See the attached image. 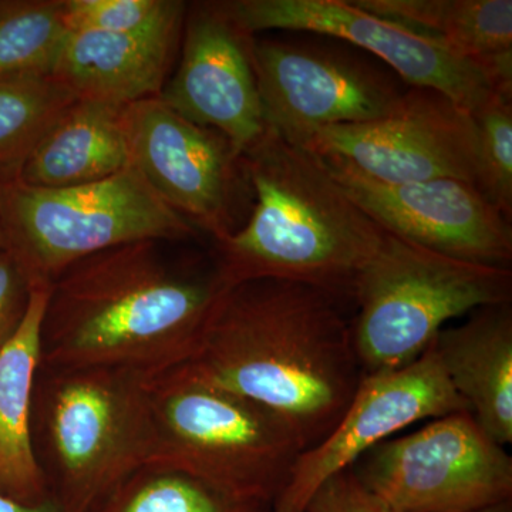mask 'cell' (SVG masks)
Masks as SVG:
<instances>
[{
	"label": "cell",
	"mask_w": 512,
	"mask_h": 512,
	"mask_svg": "<svg viewBox=\"0 0 512 512\" xmlns=\"http://www.w3.org/2000/svg\"><path fill=\"white\" fill-rule=\"evenodd\" d=\"M511 298V269L460 261L386 232L353 291L363 376L410 365L451 320Z\"/></svg>",
	"instance_id": "obj_6"
},
{
	"label": "cell",
	"mask_w": 512,
	"mask_h": 512,
	"mask_svg": "<svg viewBox=\"0 0 512 512\" xmlns=\"http://www.w3.org/2000/svg\"><path fill=\"white\" fill-rule=\"evenodd\" d=\"M319 157L384 232L460 261L511 269V221L473 185L450 178L383 183L342 158Z\"/></svg>",
	"instance_id": "obj_13"
},
{
	"label": "cell",
	"mask_w": 512,
	"mask_h": 512,
	"mask_svg": "<svg viewBox=\"0 0 512 512\" xmlns=\"http://www.w3.org/2000/svg\"><path fill=\"white\" fill-rule=\"evenodd\" d=\"M352 471L370 493L403 512H474L512 500V458L470 412L383 441Z\"/></svg>",
	"instance_id": "obj_8"
},
{
	"label": "cell",
	"mask_w": 512,
	"mask_h": 512,
	"mask_svg": "<svg viewBox=\"0 0 512 512\" xmlns=\"http://www.w3.org/2000/svg\"><path fill=\"white\" fill-rule=\"evenodd\" d=\"M460 412H468L467 404L444 375L433 343L410 365L363 376L342 419L299 457L274 512H305L320 485L377 444L417 421Z\"/></svg>",
	"instance_id": "obj_14"
},
{
	"label": "cell",
	"mask_w": 512,
	"mask_h": 512,
	"mask_svg": "<svg viewBox=\"0 0 512 512\" xmlns=\"http://www.w3.org/2000/svg\"><path fill=\"white\" fill-rule=\"evenodd\" d=\"M185 244L131 242L64 269L49 286L40 365L153 376L187 363L225 286Z\"/></svg>",
	"instance_id": "obj_2"
},
{
	"label": "cell",
	"mask_w": 512,
	"mask_h": 512,
	"mask_svg": "<svg viewBox=\"0 0 512 512\" xmlns=\"http://www.w3.org/2000/svg\"><path fill=\"white\" fill-rule=\"evenodd\" d=\"M147 382L120 367L39 366L30 439L47 494L64 512L93 511L150 460Z\"/></svg>",
	"instance_id": "obj_4"
},
{
	"label": "cell",
	"mask_w": 512,
	"mask_h": 512,
	"mask_svg": "<svg viewBox=\"0 0 512 512\" xmlns=\"http://www.w3.org/2000/svg\"><path fill=\"white\" fill-rule=\"evenodd\" d=\"M77 100L55 79L0 80V183L20 165L67 106Z\"/></svg>",
	"instance_id": "obj_23"
},
{
	"label": "cell",
	"mask_w": 512,
	"mask_h": 512,
	"mask_svg": "<svg viewBox=\"0 0 512 512\" xmlns=\"http://www.w3.org/2000/svg\"><path fill=\"white\" fill-rule=\"evenodd\" d=\"M251 59L266 124L292 144L318 128L383 119L404 94L386 70L322 43L254 36Z\"/></svg>",
	"instance_id": "obj_10"
},
{
	"label": "cell",
	"mask_w": 512,
	"mask_h": 512,
	"mask_svg": "<svg viewBox=\"0 0 512 512\" xmlns=\"http://www.w3.org/2000/svg\"><path fill=\"white\" fill-rule=\"evenodd\" d=\"M359 8L480 63L512 50L511 0H353Z\"/></svg>",
	"instance_id": "obj_20"
},
{
	"label": "cell",
	"mask_w": 512,
	"mask_h": 512,
	"mask_svg": "<svg viewBox=\"0 0 512 512\" xmlns=\"http://www.w3.org/2000/svg\"><path fill=\"white\" fill-rule=\"evenodd\" d=\"M67 35L62 0H0V80L52 77Z\"/></svg>",
	"instance_id": "obj_21"
},
{
	"label": "cell",
	"mask_w": 512,
	"mask_h": 512,
	"mask_svg": "<svg viewBox=\"0 0 512 512\" xmlns=\"http://www.w3.org/2000/svg\"><path fill=\"white\" fill-rule=\"evenodd\" d=\"M0 215L6 251L32 286H50L70 265L106 249L148 239L190 242L201 235L133 165L74 187L3 181Z\"/></svg>",
	"instance_id": "obj_7"
},
{
	"label": "cell",
	"mask_w": 512,
	"mask_h": 512,
	"mask_svg": "<svg viewBox=\"0 0 512 512\" xmlns=\"http://www.w3.org/2000/svg\"><path fill=\"white\" fill-rule=\"evenodd\" d=\"M255 204L245 224L215 242L212 261L222 284L282 279L313 286L340 301L384 234L322 158L269 128L244 154Z\"/></svg>",
	"instance_id": "obj_3"
},
{
	"label": "cell",
	"mask_w": 512,
	"mask_h": 512,
	"mask_svg": "<svg viewBox=\"0 0 512 512\" xmlns=\"http://www.w3.org/2000/svg\"><path fill=\"white\" fill-rule=\"evenodd\" d=\"M433 349L444 375L468 412L501 446L512 443V308L510 303L471 312L446 326Z\"/></svg>",
	"instance_id": "obj_17"
},
{
	"label": "cell",
	"mask_w": 512,
	"mask_h": 512,
	"mask_svg": "<svg viewBox=\"0 0 512 512\" xmlns=\"http://www.w3.org/2000/svg\"><path fill=\"white\" fill-rule=\"evenodd\" d=\"M185 365L278 414L305 451L342 419L363 379L340 299L282 279L227 286Z\"/></svg>",
	"instance_id": "obj_1"
},
{
	"label": "cell",
	"mask_w": 512,
	"mask_h": 512,
	"mask_svg": "<svg viewBox=\"0 0 512 512\" xmlns=\"http://www.w3.org/2000/svg\"><path fill=\"white\" fill-rule=\"evenodd\" d=\"M473 117L478 136L477 191L511 221L512 99L493 94Z\"/></svg>",
	"instance_id": "obj_24"
},
{
	"label": "cell",
	"mask_w": 512,
	"mask_h": 512,
	"mask_svg": "<svg viewBox=\"0 0 512 512\" xmlns=\"http://www.w3.org/2000/svg\"><path fill=\"white\" fill-rule=\"evenodd\" d=\"M178 0H62L69 32L140 33L183 15Z\"/></svg>",
	"instance_id": "obj_25"
},
{
	"label": "cell",
	"mask_w": 512,
	"mask_h": 512,
	"mask_svg": "<svg viewBox=\"0 0 512 512\" xmlns=\"http://www.w3.org/2000/svg\"><path fill=\"white\" fill-rule=\"evenodd\" d=\"M90 512H274V507L232 497L187 474L146 464Z\"/></svg>",
	"instance_id": "obj_22"
},
{
	"label": "cell",
	"mask_w": 512,
	"mask_h": 512,
	"mask_svg": "<svg viewBox=\"0 0 512 512\" xmlns=\"http://www.w3.org/2000/svg\"><path fill=\"white\" fill-rule=\"evenodd\" d=\"M474 512H512V500L504 501V503L491 505V507L483 508Z\"/></svg>",
	"instance_id": "obj_29"
},
{
	"label": "cell",
	"mask_w": 512,
	"mask_h": 512,
	"mask_svg": "<svg viewBox=\"0 0 512 512\" xmlns=\"http://www.w3.org/2000/svg\"><path fill=\"white\" fill-rule=\"evenodd\" d=\"M185 15L140 33L69 32L52 79L77 99L114 106L158 97L180 52Z\"/></svg>",
	"instance_id": "obj_16"
},
{
	"label": "cell",
	"mask_w": 512,
	"mask_h": 512,
	"mask_svg": "<svg viewBox=\"0 0 512 512\" xmlns=\"http://www.w3.org/2000/svg\"><path fill=\"white\" fill-rule=\"evenodd\" d=\"M0 512H64L62 508L59 507L52 500V498H47L43 503L36 505H26L22 503H18V501L12 500V498L5 497V495L0 494Z\"/></svg>",
	"instance_id": "obj_28"
},
{
	"label": "cell",
	"mask_w": 512,
	"mask_h": 512,
	"mask_svg": "<svg viewBox=\"0 0 512 512\" xmlns=\"http://www.w3.org/2000/svg\"><path fill=\"white\" fill-rule=\"evenodd\" d=\"M252 39L221 2L188 6L177 70L158 96L178 116L227 137L241 154L269 130L252 67Z\"/></svg>",
	"instance_id": "obj_15"
},
{
	"label": "cell",
	"mask_w": 512,
	"mask_h": 512,
	"mask_svg": "<svg viewBox=\"0 0 512 512\" xmlns=\"http://www.w3.org/2000/svg\"><path fill=\"white\" fill-rule=\"evenodd\" d=\"M127 106L74 100L20 165L15 180L32 187L96 183L131 165Z\"/></svg>",
	"instance_id": "obj_18"
},
{
	"label": "cell",
	"mask_w": 512,
	"mask_h": 512,
	"mask_svg": "<svg viewBox=\"0 0 512 512\" xmlns=\"http://www.w3.org/2000/svg\"><path fill=\"white\" fill-rule=\"evenodd\" d=\"M33 286L18 261L0 251V352L8 346L28 312Z\"/></svg>",
	"instance_id": "obj_27"
},
{
	"label": "cell",
	"mask_w": 512,
	"mask_h": 512,
	"mask_svg": "<svg viewBox=\"0 0 512 512\" xmlns=\"http://www.w3.org/2000/svg\"><path fill=\"white\" fill-rule=\"evenodd\" d=\"M295 146L316 156L342 158L383 183L450 178L476 188L478 136L473 114L430 89L410 87L383 119L318 128Z\"/></svg>",
	"instance_id": "obj_11"
},
{
	"label": "cell",
	"mask_w": 512,
	"mask_h": 512,
	"mask_svg": "<svg viewBox=\"0 0 512 512\" xmlns=\"http://www.w3.org/2000/svg\"><path fill=\"white\" fill-rule=\"evenodd\" d=\"M6 249L5 232H3L2 215H0V251Z\"/></svg>",
	"instance_id": "obj_30"
},
{
	"label": "cell",
	"mask_w": 512,
	"mask_h": 512,
	"mask_svg": "<svg viewBox=\"0 0 512 512\" xmlns=\"http://www.w3.org/2000/svg\"><path fill=\"white\" fill-rule=\"evenodd\" d=\"M154 464L274 507L305 447L278 414L187 365L148 376Z\"/></svg>",
	"instance_id": "obj_5"
},
{
	"label": "cell",
	"mask_w": 512,
	"mask_h": 512,
	"mask_svg": "<svg viewBox=\"0 0 512 512\" xmlns=\"http://www.w3.org/2000/svg\"><path fill=\"white\" fill-rule=\"evenodd\" d=\"M131 165L212 242L245 224L252 195L244 156L227 137L178 116L158 97L126 107Z\"/></svg>",
	"instance_id": "obj_9"
},
{
	"label": "cell",
	"mask_w": 512,
	"mask_h": 512,
	"mask_svg": "<svg viewBox=\"0 0 512 512\" xmlns=\"http://www.w3.org/2000/svg\"><path fill=\"white\" fill-rule=\"evenodd\" d=\"M47 296L49 286H33L25 319L15 338L0 352V494L26 505L49 498L30 439Z\"/></svg>",
	"instance_id": "obj_19"
},
{
	"label": "cell",
	"mask_w": 512,
	"mask_h": 512,
	"mask_svg": "<svg viewBox=\"0 0 512 512\" xmlns=\"http://www.w3.org/2000/svg\"><path fill=\"white\" fill-rule=\"evenodd\" d=\"M305 512H403L370 493L352 468L320 485Z\"/></svg>",
	"instance_id": "obj_26"
},
{
	"label": "cell",
	"mask_w": 512,
	"mask_h": 512,
	"mask_svg": "<svg viewBox=\"0 0 512 512\" xmlns=\"http://www.w3.org/2000/svg\"><path fill=\"white\" fill-rule=\"evenodd\" d=\"M229 18L255 36L291 30L335 37L389 64L410 87L430 89L473 114L493 96L478 66L427 37L380 18L346 0H231L221 2Z\"/></svg>",
	"instance_id": "obj_12"
}]
</instances>
